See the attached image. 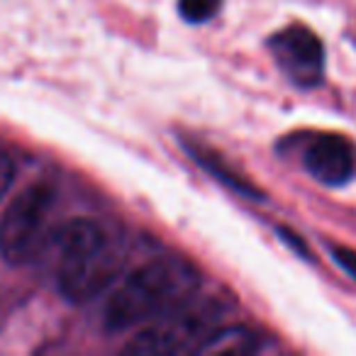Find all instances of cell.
Instances as JSON below:
<instances>
[{"instance_id": "1", "label": "cell", "mask_w": 356, "mask_h": 356, "mask_svg": "<svg viewBox=\"0 0 356 356\" xmlns=\"http://www.w3.org/2000/svg\"><path fill=\"white\" fill-rule=\"evenodd\" d=\"M198 273L176 259L144 264L113 293L105 307V325L120 332L161 312L178 310L198 291Z\"/></svg>"}, {"instance_id": "2", "label": "cell", "mask_w": 356, "mask_h": 356, "mask_svg": "<svg viewBox=\"0 0 356 356\" xmlns=\"http://www.w3.org/2000/svg\"><path fill=\"white\" fill-rule=\"evenodd\" d=\"M56 193L51 186L25 188L0 218V257L8 264H30L51 244V213Z\"/></svg>"}, {"instance_id": "3", "label": "cell", "mask_w": 356, "mask_h": 356, "mask_svg": "<svg viewBox=\"0 0 356 356\" xmlns=\"http://www.w3.org/2000/svg\"><path fill=\"white\" fill-rule=\"evenodd\" d=\"M122 268V257L108 242L79 254L61 257L59 291L71 302H88L110 288Z\"/></svg>"}, {"instance_id": "4", "label": "cell", "mask_w": 356, "mask_h": 356, "mask_svg": "<svg viewBox=\"0 0 356 356\" xmlns=\"http://www.w3.org/2000/svg\"><path fill=\"white\" fill-rule=\"evenodd\" d=\"M278 66L298 86H315L325 71V47L320 37L302 25H291L271 40Z\"/></svg>"}, {"instance_id": "5", "label": "cell", "mask_w": 356, "mask_h": 356, "mask_svg": "<svg viewBox=\"0 0 356 356\" xmlns=\"http://www.w3.org/2000/svg\"><path fill=\"white\" fill-rule=\"evenodd\" d=\"M305 168L322 186H344L356 176V149L339 134H322L307 147Z\"/></svg>"}, {"instance_id": "6", "label": "cell", "mask_w": 356, "mask_h": 356, "mask_svg": "<svg viewBox=\"0 0 356 356\" xmlns=\"http://www.w3.org/2000/svg\"><path fill=\"white\" fill-rule=\"evenodd\" d=\"M259 341L247 327H225L215 330L200 339V344L193 346L195 354H210V356H244L257 351Z\"/></svg>"}, {"instance_id": "7", "label": "cell", "mask_w": 356, "mask_h": 356, "mask_svg": "<svg viewBox=\"0 0 356 356\" xmlns=\"http://www.w3.org/2000/svg\"><path fill=\"white\" fill-rule=\"evenodd\" d=\"M191 154H193V156L198 159L200 166H205L210 173H215L218 178H222V184L232 186V188H234V191H239V193L259 195L257 191H254V186H249L242 176H237L234 171H227V168H222V163H220L222 159H220L218 154H213V152H200V149H191Z\"/></svg>"}, {"instance_id": "8", "label": "cell", "mask_w": 356, "mask_h": 356, "mask_svg": "<svg viewBox=\"0 0 356 356\" xmlns=\"http://www.w3.org/2000/svg\"><path fill=\"white\" fill-rule=\"evenodd\" d=\"M222 0H178V10L184 15V20L200 25V22L213 20L220 13Z\"/></svg>"}, {"instance_id": "9", "label": "cell", "mask_w": 356, "mask_h": 356, "mask_svg": "<svg viewBox=\"0 0 356 356\" xmlns=\"http://www.w3.org/2000/svg\"><path fill=\"white\" fill-rule=\"evenodd\" d=\"M13 181H15V163L6 152H0V200L10 191Z\"/></svg>"}, {"instance_id": "10", "label": "cell", "mask_w": 356, "mask_h": 356, "mask_svg": "<svg viewBox=\"0 0 356 356\" xmlns=\"http://www.w3.org/2000/svg\"><path fill=\"white\" fill-rule=\"evenodd\" d=\"M332 257H334V261L339 264V266L356 281V252H354V249L337 247V244H334V247H332Z\"/></svg>"}]
</instances>
